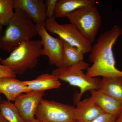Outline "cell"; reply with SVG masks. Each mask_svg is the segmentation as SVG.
<instances>
[{
	"label": "cell",
	"mask_w": 122,
	"mask_h": 122,
	"mask_svg": "<svg viewBox=\"0 0 122 122\" xmlns=\"http://www.w3.org/2000/svg\"><path fill=\"white\" fill-rule=\"evenodd\" d=\"M122 35V29L117 25L99 36L92 46L89 59L92 65L86 74L90 77H122V71L116 68L113 47Z\"/></svg>",
	"instance_id": "cell-1"
},
{
	"label": "cell",
	"mask_w": 122,
	"mask_h": 122,
	"mask_svg": "<svg viewBox=\"0 0 122 122\" xmlns=\"http://www.w3.org/2000/svg\"><path fill=\"white\" fill-rule=\"evenodd\" d=\"M45 92L31 91L20 95L14 100V104L25 122L35 118V114Z\"/></svg>",
	"instance_id": "cell-9"
},
{
	"label": "cell",
	"mask_w": 122,
	"mask_h": 122,
	"mask_svg": "<svg viewBox=\"0 0 122 122\" xmlns=\"http://www.w3.org/2000/svg\"><path fill=\"white\" fill-rule=\"evenodd\" d=\"M114 122H122V111L116 118Z\"/></svg>",
	"instance_id": "cell-23"
},
{
	"label": "cell",
	"mask_w": 122,
	"mask_h": 122,
	"mask_svg": "<svg viewBox=\"0 0 122 122\" xmlns=\"http://www.w3.org/2000/svg\"><path fill=\"white\" fill-rule=\"evenodd\" d=\"M98 90L122 104V77H103Z\"/></svg>",
	"instance_id": "cell-15"
},
{
	"label": "cell",
	"mask_w": 122,
	"mask_h": 122,
	"mask_svg": "<svg viewBox=\"0 0 122 122\" xmlns=\"http://www.w3.org/2000/svg\"><path fill=\"white\" fill-rule=\"evenodd\" d=\"M30 91H44L57 89L61 85L59 79L52 74L45 73L39 75L35 79L22 81Z\"/></svg>",
	"instance_id": "cell-14"
},
{
	"label": "cell",
	"mask_w": 122,
	"mask_h": 122,
	"mask_svg": "<svg viewBox=\"0 0 122 122\" xmlns=\"http://www.w3.org/2000/svg\"><path fill=\"white\" fill-rule=\"evenodd\" d=\"M14 0H0V25L7 26L14 14Z\"/></svg>",
	"instance_id": "cell-19"
},
{
	"label": "cell",
	"mask_w": 122,
	"mask_h": 122,
	"mask_svg": "<svg viewBox=\"0 0 122 122\" xmlns=\"http://www.w3.org/2000/svg\"><path fill=\"white\" fill-rule=\"evenodd\" d=\"M16 75L9 67L0 64V78L4 77L16 78Z\"/></svg>",
	"instance_id": "cell-22"
},
{
	"label": "cell",
	"mask_w": 122,
	"mask_h": 122,
	"mask_svg": "<svg viewBox=\"0 0 122 122\" xmlns=\"http://www.w3.org/2000/svg\"><path fill=\"white\" fill-rule=\"evenodd\" d=\"M0 112L8 122H25L14 103L7 100H0Z\"/></svg>",
	"instance_id": "cell-18"
},
{
	"label": "cell",
	"mask_w": 122,
	"mask_h": 122,
	"mask_svg": "<svg viewBox=\"0 0 122 122\" xmlns=\"http://www.w3.org/2000/svg\"><path fill=\"white\" fill-rule=\"evenodd\" d=\"M37 35L41 38L42 55L48 58L50 64L57 68L63 65V48L65 41L59 38H55L48 33L45 23L36 24Z\"/></svg>",
	"instance_id": "cell-8"
},
{
	"label": "cell",
	"mask_w": 122,
	"mask_h": 122,
	"mask_svg": "<svg viewBox=\"0 0 122 122\" xmlns=\"http://www.w3.org/2000/svg\"><path fill=\"white\" fill-rule=\"evenodd\" d=\"M89 92L91 97L104 113L117 118L122 112V103L98 90H92Z\"/></svg>",
	"instance_id": "cell-13"
},
{
	"label": "cell",
	"mask_w": 122,
	"mask_h": 122,
	"mask_svg": "<svg viewBox=\"0 0 122 122\" xmlns=\"http://www.w3.org/2000/svg\"><path fill=\"white\" fill-rule=\"evenodd\" d=\"M30 91L22 81L8 77L0 78V93L5 96L9 102H14L20 95Z\"/></svg>",
	"instance_id": "cell-12"
},
{
	"label": "cell",
	"mask_w": 122,
	"mask_h": 122,
	"mask_svg": "<svg viewBox=\"0 0 122 122\" xmlns=\"http://www.w3.org/2000/svg\"></svg>",
	"instance_id": "cell-29"
},
{
	"label": "cell",
	"mask_w": 122,
	"mask_h": 122,
	"mask_svg": "<svg viewBox=\"0 0 122 122\" xmlns=\"http://www.w3.org/2000/svg\"><path fill=\"white\" fill-rule=\"evenodd\" d=\"M46 29L59 36V38L81 50L84 54L90 52L92 45L72 24H60L54 16L48 18L45 23Z\"/></svg>",
	"instance_id": "cell-7"
},
{
	"label": "cell",
	"mask_w": 122,
	"mask_h": 122,
	"mask_svg": "<svg viewBox=\"0 0 122 122\" xmlns=\"http://www.w3.org/2000/svg\"><path fill=\"white\" fill-rule=\"evenodd\" d=\"M1 93H0V100H1Z\"/></svg>",
	"instance_id": "cell-27"
},
{
	"label": "cell",
	"mask_w": 122,
	"mask_h": 122,
	"mask_svg": "<svg viewBox=\"0 0 122 122\" xmlns=\"http://www.w3.org/2000/svg\"><path fill=\"white\" fill-rule=\"evenodd\" d=\"M14 9L24 11L35 24L45 23L46 7L42 0H14Z\"/></svg>",
	"instance_id": "cell-10"
},
{
	"label": "cell",
	"mask_w": 122,
	"mask_h": 122,
	"mask_svg": "<svg viewBox=\"0 0 122 122\" xmlns=\"http://www.w3.org/2000/svg\"><path fill=\"white\" fill-rule=\"evenodd\" d=\"M75 107L43 98L35 118L40 122H76Z\"/></svg>",
	"instance_id": "cell-6"
},
{
	"label": "cell",
	"mask_w": 122,
	"mask_h": 122,
	"mask_svg": "<svg viewBox=\"0 0 122 122\" xmlns=\"http://www.w3.org/2000/svg\"><path fill=\"white\" fill-rule=\"evenodd\" d=\"M37 35L36 24L32 19L24 11L15 9L13 17L0 38V49L12 52L22 42Z\"/></svg>",
	"instance_id": "cell-2"
},
{
	"label": "cell",
	"mask_w": 122,
	"mask_h": 122,
	"mask_svg": "<svg viewBox=\"0 0 122 122\" xmlns=\"http://www.w3.org/2000/svg\"><path fill=\"white\" fill-rule=\"evenodd\" d=\"M58 0H46L45 4L46 7V18L54 16L55 11Z\"/></svg>",
	"instance_id": "cell-20"
},
{
	"label": "cell",
	"mask_w": 122,
	"mask_h": 122,
	"mask_svg": "<svg viewBox=\"0 0 122 122\" xmlns=\"http://www.w3.org/2000/svg\"><path fill=\"white\" fill-rule=\"evenodd\" d=\"M40 122L38 120L36 119L35 118L34 119L32 120V121H30V122Z\"/></svg>",
	"instance_id": "cell-26"
},
{
	"label": "cell",
	"mask_w": 122,
	"mask_h": 122,
	"mask_svg": "<svg viewBox=\"0 0 122 122\" xmlns=\"http://www.w3.org/2000/svg\"><path fill=\"white\" fill-rule=\"evenodd\" d=\"M89 66V63L82 61L74 65L56 68L51 72L59 80L66 82L71 86L79 88V93L74 97L75 103L81 100L86 92L98 89L101 79L98 77H88L83 73V70H87Z\"/></svg>",
	"instance_id": "cell-4"
},
{
	"label": "cell",
	"mask_w": 122,
	"mask_h": 122,
	"mask_svg": "<svg viewBox=\"0 0 122 122\" xmlns=\"http://www.w3.org/2000/svg\"><path fill=\"white\" fill-rule=\"evenodd\" d=\"M75 114L77 122H90L103 113L91 97L76 103Z\"/></svg>",
	"instance_id": "cell-11"
},
{
	"label": "cell",
	"mask_w": 122,
	"mask_h": 122,
	"mask_svg": "<svg viewBox=\"0 0 122 122\" xmlns=\"http://www.w3.org/2000/svg\"><path fill=\"white\" fill-rule=\"evenodd\" d=\"M66 18L85 39L91 44L94 41L102 22L95 4L79 9Z\"/></svg>",
	"instance_id": "cell-5"
},
{
	"label": "cell",
	"mask_w": 122,
	"mask_h": 122,
	"mask_svg": "<svg viewBox=\"0 0 122 122\" xmlns=\"http://www.w3.org/2000/svg\"><path fill=\"white\" fill-rule=\"evenodd\" d=\"M42 48L41 40L25 41L0 62L10 68L16 75H22L37 66L39 58L42 55Z\"/></svg>",
	"instance_id": "cell-3"
},
{
	"label": "cell",
	"mask_w": 122,
	"mask_h": 122,
	"mask_svg": "<svg viewBox=\"0 0 122 122\" xmlns=\"http://www.w3.org/2000/svg\"><path fill=\"white\" fill-rule=\"evenodd\" d=\"M94 0H58L54 16L55 18H64L67 15L79 9L95 4Z\"/></svg>",
	"instance_id": "cell-16"
},
{
	"label": "cell",
	"mask_w": 122,
	"mask_h": 122,
	"mask_svg": "<svg viewBox=\"0 0 122 122\" xmlns=\"http://www.w3.org/2000/svg\"><path fill=\"white\" fill-rule=\"evenodd\" d=\"M116 118L113 116L103 112L90 122H114Z\"/></svg>",
	"instance_id": "cell-21"
},
{
	"label": "cell",
	"mask_w": 122,
	"mask_h": 122,
	"mask_svg": "<svg viewBox=\"0 0 122 122\" xmlns=\"http://www.w3.org/2000/svg\"><path fill=\"white\" fill-rule=\"evenodd\" d=\"M84 54L78 48L65 41L62 66L74 65L81 62L83 61Z\"/></svg>",
	"instance_id": "cell-17"
},
{
	"label": "cell",
	"mask_w": 122,
	"mask_h": 122,
	"mask_svg": "<svg viewBox=\"0 0 122 122\" xmlns=\"http://www.w3.org/2000/svg\"><path fill=\"white\" fill-rule=\"evenodd\" d=\"M0 122H8L0 112Z\"/></svg>",
	"instance_id": "cell-24"
},
{
	"label": "cell",
	"mask_w": 122,
	"mask_h": 122,
	"mask_svg": "<svg viewBox=\"0 0 122 122\" xmlns=\"http://www.w3.org/2000/svg\"><path fill=\"white\" fill-rule=\"evenodd\" d=\"M2 58H1V57L0 56V61H1V60H2Z\"/></svg>",
	"instance_id": "cell-28"
},
{
	"label": "cell",
	"mask_w": 122,
	"mask_h": 122,
	"mask_svg": "<svg viewBox=\"0 0 122 122\" xmlns=\"http://www.w3.org/2000/svg\"><path fill=\"white\" fill-rule=\"evenodd\" d=\"M4 32V30H3V26L0 25V38L3 36Z\"/></svg>",
	"instance_id": "cell-25"
}]
</instances>
